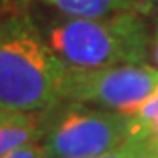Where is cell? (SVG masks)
Masks as SVG:
<instances>
[{
    "mask_svg": "<svg viewBox=\"0 0 158 158\" xmlns=\"http://www.w3.org/2000/svg\"><path fill=\"white\" fill-rule=\"evenodd\" d=\"M68 64L53 52L24 0L0 6V108L42 113L60 103Z\"/></svg>",
    "mask_w": 158,
    "mask_h": 158,
    "instance_id": "1",
    "label": "cell"
},
{
    "mask_svg": "<svg viewBox=\"0 0 158 158\" xmlns=\"http://www.w3.org/2000/svg\"><path fill=\"white\" fill-rule=\"evenodd\" d=\"M53 52L74 68L140 64L150 58L145 16L134 11L97 18L58 15L40 26Z\"/></svg>",
    "mask_w": 158,
    "mask_h": 158,
    "instance_id": "2",
    "label": "cell"
},
{
    "mask_svg": "<svg viewBox=\"0 0 158 158\" xmlns=\"http://www.w3.org/2000/svg\"><path fill=\"white\" fill-rule=\"evenodd\" d=\"M135 137L132 116L66 102L48 110L42 143L50 158H87L110 152Z\"/></svg>",
    "mask_w": 158,
    "mask_h": 158,
    "instance_id": "3",
    "label": "cell"
},
{
    "mask_svg": "<svg viewBox=\"0 0 158 158\" xmlns=\"http://www.w3.org/2000/svg\"><path fill=\"white\" fill-rule=\"evenodd\" d=\"M158 89V68L150 63L103 68L66 66L60 102L85 103L134 116Z\"/></svg>",
    "mask_w": 158,
    "mask_h": 158,
    "instance_id": "4",
    "label": "cell"
},
{
    "mask_svg": "<svg viewBox=\"0 0 158 158\" xmlns=\"http://www.w3.org/2000/svg\"><path fill=\"white\" fill-rule=\"evenodd\" d=\"M55 10L58 15L74 18H97L113 13L134 11L147 16L158 8L156 0H24Z\"/></svg>",
    "mask_w": 158,
    "mask_h": 158,
    "instance_id": "5",
    "label": "cell"
},
{
    "mask_svg": "<svg viewBox=\"0 0 158 158\" xmlns=\"http://www.w3.org/2000/svg\"><path fill=\"white\" fill-rule=\"evenodd\" d=\"M47 116L48 110L42 113H16L0 121V158L27 142L42 140L47 129Z\"/></svg>",
    "mask_w": 158,
    "mask_h": 158,
    "instance_id": "6",
    "label": "cell"
},
{
    "mask_svg": "<svg viewBox=\"0 0 158 158\" xmlns=\"http://www.w3.org/2000/svg\"><path fill=\"white\" fill-rule=\"evenodd\" d=\"M135 135H150L158 131V89L132 116Z\"/></svg>",
    "mask_w": 158,
    "mask_h": 158,
    "instance_id": "7",
    "label": "cell"
},
{
    "mask_svg": "<svg viewBox=\"0 0 158 158\" xmlns=\"http://www.w3.org/2000/svg\"><path fill=\"white\" fill-rule=\"evenodd\" d=\"M152 140H153V134L135 135V137H131L124 143H121L119 147L110 150V152L100 153L95 156H87V158H137L148 150V147L152 145Z\"/></svg>",
    "mask_w": 158,
    "mask_h": 158,
    "instance_id": "8",
    "label": "cell"
},
{
    "mask_svg": "<svg viewBox=\"0 0 158 158\" xmlns=\"http://www.w3.org/2000/svg\"><path fill=\"white\" fill-rule=\"evenodd\" d=\"M2 158H50V156L42 140H34V142H27L24 145L11 150V152L3 155Z\"/></svg>",
    "mask_w": 158,
    "mask_h": 158,
    "instance_id": "9",
    "label": "cell"
},
{
    "mask_svg": "<svg viewBox=\"0 0 158 158\" xmlns=\"http://www.w3.org/2000/svg\"><path fill=\"white\" fill-rule=\"evenodd\" d=\"M150 60L153 66L158 68V24L155 27V32L152 35V44H150Z\"/></svg>",
    "mask_w": 158,
    "mask_h": 158,
    "instance_id": "10",
    "label": "cell"
},
{
    "mask_svg": "<svg viewBox=\"0 0 158 158\" xmlns=\"http://www.w3.org/2000/svg\"><path fill=\"white\" fill-rule=\"evenodd\" d=\"M137 158H158V137H156V134H153V140H152V145L148 147V150L143 152Z\"/></svg>",
    "mask_w": 158,
    "mask_h": 158,
    "instance_id": "11",
    "label": "cell"
},
{
    "mask_svg": "<svg viewBox=\"0 0 158 158\" xmlns=\"http://www.w3.org/2000/svg\"><path fill=\"white\" fill-rule=\"evenodd\" d=\"M13 114H16V113H11V111H5L0 108V121H3V119H8L10 116H13Z\"/></svg>",
    "mask_w": 158,
    "mask_h": 158,
    "instance_id": "12",
    "label": "cell"
},
{
    "mask_svg": "<svg viewBox=\"0 0 158 158\" xmlns=\"http://www.w3.org/2000/svg\"><path fill=\"white\" fill-rule=\"evenodd\" d=\"M3 3H5V0H0V6H2Z\"/></svg>",
    "mask_w": 158,
    "mask_h": 158,
    "instance_id": "13",
    "label": "cell"
},
{
    "mask_svg": "<svg viewBox=\"0 0 158 158\" xmlns=\"http://www.w3.org/2000/svg\"><path fill=\"white\" fill-rule=\"evenodd\" d=\"M155 134H156V137H158V131H156V132H155Z\"/></svg>",
    "mask_w": 158,
    "mask_h": 158,
    "instance_id": "14",
    "label": "cell"
},
{
    "mask_svg": "<svg viewBox=\"0 0 158 158\" xmlns=\"http://www.w3.org/2000/svg\"><path fill=\"white\" fill-rule=\"evenodd\" d=\"M156 24H158V16H156Z\"/></svg>",
    "mask_w": 158,
    "mask_h": 158,
    "instance_id": "15",
    "label": "cell"
}]
</instances>
